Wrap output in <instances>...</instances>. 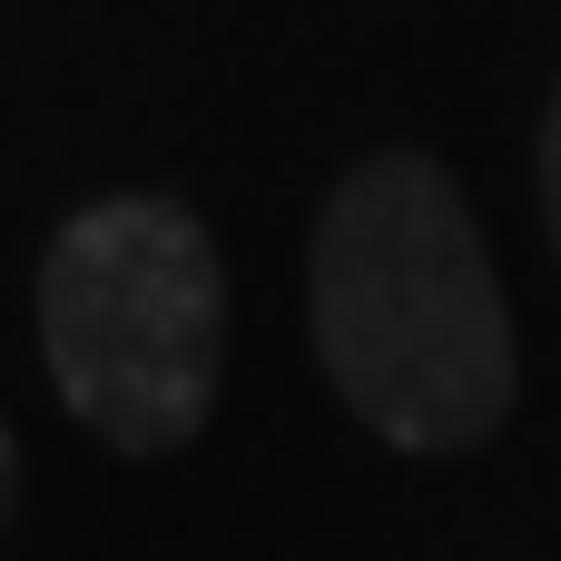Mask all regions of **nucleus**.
I'll list each match as a JSON object with an SVG mask.
<instances>
[{"label": "nucleus", "mask_w": 561, "mask_h": 561, "mask_svg": "<svg viewBox=\"0 0 561 561\" xmlns=\"http://www.w3.org/2000/svg\"><path fill=\"white\" fill-rule=\"evenodd\" d=\"M39 345L79 424L118 454H178L227 375V276L207 227L168 197L69 217L39 266Z\"/></svg>", "instance_id": "f03ea898"}, {"label": "nucleus", "mask_w": 561, "mask_h": 561, "mask_svg": "<svg viewBox=\"0 0 561 561\" xmlns=\"http://www.w3.org/2000/svg\"><path fill=\"white\" fill-rule=\"evenodd\" d=\"M306 316L345 414L404 454L493 444L523 394L483 227L434 158L404 148L365 158L325 197L306 256Z\"/></svg>", "instance_id": "f257e3e1"}, {"label": "nucleus", "mask_w": 561, "mask_h": 561, "mask_svg": "<svg viewBox=\"0 0 561 561\" xmlns=\"http://www.w3.org/2000/svg\"><path fill=\"white\" fill-rule=\"evenodd\" d=\"M542 217H552V247H561V99H552V128H542Z\"/></svg>", "instance_id": "7ed1b4c3"}, {"label": "nucleus", "mask_w": 561, "mask_h": 561, "mask_svg": "<svg viewBox=\"0 0 561 561\" xmlns=\"http://www.w3.org/2000/svg\"><path fill=\"white\" fill-rule=\"evenodd\" d=\"M10 473H20V463H10V434H0V523H10Z\"/></svg>", "instance_id": "20e7f679"}]
</instances>
